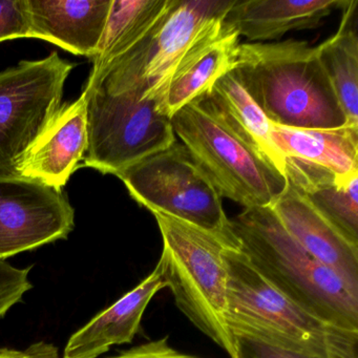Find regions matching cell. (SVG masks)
Listing matches in <instances>:
<instances>
[{"label":"cell","mask_w":358,"mask_h":358,"mask_svg":"<svg viewBox=\"0 0 358 358\" xmlns=\"http://www.w3.org/2000/svg\"><path fill=\"white\" fill-rule=\"evenodd\" d=\"M232 71L273 125L327 129L347 124L316 47L307 41L240 43Z\"/></svg>","instance_id":"1"},{"label":"cell","mask_w":358,"mask_h":358,"mask_svg":"<svg viewBox=\"0 0 358 358\" xmlns=\"http://www.w3.org/2000/svg\"><path fill=\"white\" fill-rule=\"evenodd\" d=\"M241 250L278 292L314 317L358 332V295L285 229L270 206L230 220Z\"/></svg>","instance_id":"2"},{"label":"cell","mask_w":358,"mask_h":358,"mask_svg":"<svg viewBox=\"0 0 358 358\" xmlns=\"http://www.w3.org/2000/svg\"><path fill=\"white\" fill-rule=\"evenodd\" d=\"M226 322L245 335L286 351L317 358H358V332L314 317L278 292L249 263L240 244L225 253Z\"/></svg>","instance_id":"3"},{"label":"cell","mask_w":358,"mask_h":358,"mask_svg":"<svg viewBox=\"0 0 358 358\" xmlns=\"http://www.w3.org/2000/svg\"><path fill=\"white\" fill-rule=\"evenodd\" d=\"M152 215L163 242L157 265L178 308L230 358H236L234 335L226 322L225 261L226 251L238 245L236 234L208 231L162 213Z\"/></svg>","instance_id":"4"},{"label":"cell","mask_w":358,"mask_h":358,"mask_svg":"<svg viewBox=\"0 0 358 358\" xmlns=\"http://www.w3.org/2000/svg\"><path fill=\"white\" fill-rule=\"evenodd\" d=\"M171 123L222 198L244 208L271 206L286 189L284 173L230 127L208 94L176 113Z\"/></svg>","instance_id":"5"},{"label":"cell","mask_w":358,"mask_h":358,"mask_svg":"<svg viewBox=\"0 0 358 358\" xmlns=\"http://www.w3.org/2000/svg\"><path fill=\"white\" fill-rule=\"evenodd\" d=\"M83 94L89 134L85 166L117 176L177 142L171 119L142 92L110 94L85 87Z\"/></svg>","instance_id":"6"},{"label":"cell","mask_w":358,"mask_h":358,"mask_svg":"<svg viewBox=\"0 0 358 358\" xmlns=\"http://www.w3.org/2000/svg\"><path fill=\"white\" fill-rule=\"evenodd\" d=\"M231 3L232 0H176L148 36L85 87H100L110 94L142 91L161 108L176 66L200 39L222 24Z\"/></svg>","instance_id":"7"},{"label":"cell","mask_w":358,"mask_h":358,"mask_svg":"<svg viewBox=\"0 0 358 358\" xmlns=\"http://www.w3.org/2000/svg\"><path fill=\"white\" fill-rule=\"evenodd\" d=\"M116 177L152 213H165L208 231L232 232L222 196L183 144L176 142Z\"/></svg>","instance_id":"8"},{"label":"cell","mask_w":358,"mask_h":358,"mask_svg":"<svg viewBox=\"0 0 358 358\" xmlns=\"http://www.w3.org/2000/svg\"><path fill=\"white\" fill-rule=\"evenodd\" d=\"M74 66L54 52L0 73V175H17L27 152L62 110Z\"/></svg>","instance_id":"9"},{"label":"cell","mask_w":358,"mask_h":358,"mask_svg":"<svg viewBox=\"0 0 358 358\" xmlns=\"http://www.w3.org/2000/svg\"><path fill=\"white\" fill-rule=\"evenodd\" d=\"M75 210L62 190L18 175H0V261L66 240Z\"/></svg>","instance_id":"10"},{"label":"cell","mask_w":358,"mask_h":358,"mask_svg":"<svg viewBox=\"0 0 358 358\" xmlns=\"http://www.w3.org/2000/svg\"><path fill=\"white\" fill-rule=\"evenodd\" d=\"M270 207L287 232L358 295V246L288 183Z\"/></svg>","instance_id":"11"},{"label":"cell","mask_w":358,"mask_h":358,"mask_svg":"<svg viewBox=\"0 0 358 358\" xmlns=\"http://www.w3.org/2000/svg\"><path fill=\"white\" fill-rule=\"evenodd\" d=\"M87 140V100L81 94L76 101L62 106L22 159L17 175L62 190L83 160Z\"/></svg>","instance_id":"12"},{"label":"cell","mask_w":358,"mask_h":358,"mask_svg":"<svg viewBox=\"0 0 358 358\" xmlns=\"http://www.w3.org/2000/svg\"><path fill=\"white\" fill-rule=\"evenodd\" d=\"M113 0H28L32 38L74 55L97 54Z\"/></svg>","instance_id":"13"},{"label":"cell","mask_w":358,"mask_h":358,"mask_svg":"<svg viewBox=\"0 0 358 358\" xmlns=\"http://www.w3.org/2000/svg\"><path fill=\"white\" fill-rule=\"evenodd\" d=\"M349 0H232L224 26L250 43L278 41L286 33L320 27Z\"/></svg>","instance_id":"14"},{"label":"cell","mask_w":358,"mask_h":358,"mask_svg":"<svg viewBox=\"0 0 358 358\" xmlns=\"http://www.w3.org/2000/svg\"><path fill=\"white\" fill-rule=\"evenodd\" d=\"M166 286L158 265L137 287L92 318L69 339L64 358H97L113 345L129 343L156 293Z\"/></svg>","instance_id":"15"},{"label":"cell","mask_w":358,"mask_h":358,"mask_svg":"<svg viewBox=\"0 0 358 358\" xmlns=\"http://www.w3.org/2000/svg\"><path fill=\"white\" fill-rule=\"evenodd\" d=\"M240 36L223 22L198 41L176 66L161 110L171 119L182 108L208 93L234 68Z\"/></svg>","instance_id":"16"},{"label":"cell","mask_w":358,"mask_h":358,"mask_svg":"<svg viewBox=\"0 0 358 358\" xmlns=\"http://www.w3.org/2000/svg\"><path fill=\"white\" fill-rule=\"evenodd\" d=\"M287 183L358 246V173L336 175L301 159L284 158Z\"/></svg>","instance_id":"17"},{"label":"cell","mask_w":358,"mask_h":358,"mask_svg":"<svg viewBox=\"0 0 358 358\" xmlns=\"http://www.w3.org/2000/svg\"><path fill=\"white\" fill-rule=\"evenodd\" d=\"M271 138L282 158L301 159L336 175L358 173V125L299 129L272 124Z\"/></svg>","instance_id":"18"},{"label":"cell","mask_w":358,"mask_h":358,"mask_svg":"<svg viewBox=\"0 0 358 358\" xmlns=\"http://www.w3.org/2000/svg\"><path fill=\"white\" fill-rule=\"evenodd\" d=\"M175 3L176 0H113L87 83L99 78L108 66L148 36Z\"/></svg>","instance_id":"19"},{"label":"cell","mask_w":358,"mask_h":358,"mask_svg":"<svg viewBox=\"0 0 358 358\" xmlns=\"http://www.w3.org/2000/svg\"><path fill=\"white\" fill-rule=\"evenodd\" d=\"M356 6L348 3L338 30L316 51L347 123L358 125V36L352 24Z\"/></svg>","instance_id":"20"},{"label":"cell","mask_w":358,"mask_h":358,"mask_svg":"<svg viewBox=\"0 0 358 358\" xmlns=\"http://www.w3.org/2000/svg\"><path fill=\"white\" fill-rule=\"evenodd\" d=\"M207 94L230 127L284 173V159L272 141L271 122L234 71L221 77Z\"/></svg>","instance_id":"21"},{"label":"cell","mask_w":358,"mask_h":358,"mask_svg":"<svg viewBox=\"0 0 358 358\" xmlns=\"http://www.w3.org/2000/svg\"><path fill=\"white\" fill-rule=\"evenodd\" d=\"M32 38L28 0H0V43Z\"/></svg>","instance_id":"22"},{"label":"cell","mask_w":358,"mask_h":358,"mask_svg":"<svg viewBox=\"0 0 358 358\" xmlns=\"http://www.w3.org/2000/svg\"><path fill=\"white\" fill-rule=\"evenodd\" d=\"M31 267L20 269L6 261H0V318H3L13 306L33 288L29 280Z\"/></svg>","instance_id":"23"},{"label":"cell","mask_w":358,"mask_h":358,"mask_svg":"<svg viewBox=\"0 0 358 358\" xmlns=\"http://www.w3.org/2000/svg\"><path fill=\"white\" fill-rule=\"evenodd\" d=\"M236 358H317L286 351L245 335L234 334Z\"/></svg>","instance_id":"24"},{"label":"cell","mask_w":358,"mask_h":358,"mask_svg":"<svg viewBox=\"0 0 358 358\" xmlns=\"http://www.w3.org/2000/svg\"><path fill=\"white\" fill-rule=\"evenodd\" d=\"M110 358H202L189 354L181 353L173 349L167 341V337L150 341L123 352L120 355Z\"/></svg>","instance_id":"25"},{"label":"cell","mask_w":358,"mask_h":358,"mask_svg":"<svg viewBox=\"0 0 358 358\" xmlns=\"http://www.w3.org/2000/svg\"><path fill=\"white\" fill-rule=\"evenodd\" d=\"M0 358H62L57 347L47 341L33 343L26 350L0 349Z\"/></svg>","instance_id":"26"}]
</instances>
